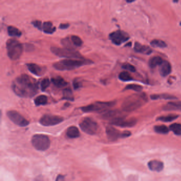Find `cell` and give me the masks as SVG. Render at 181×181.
Returning a JSON list of instances; mask_svg holds the SVG:
<instances>
[{
    "label": "cell",
    "mask_w": 181,
    "mask_h": 181,
    "mask_svg": "<svg viewBox=\"0 0 181 181\" xmlns=\"http://www.w3.org/2000/svg\"><path fill=\"white\" fill-rule=\"evenodd\" d=\"M7 115L12 122L18 126L24 127L29 124V122L27 120L16 110H9L7 112Z\"/></svg>",
    "instance_id": "9"
},
{
    "label": "cell",
    "mask_w": 181,
    "mask_h": 181,
    "mask_svg": "<svg viewBox=\"0 0 181 181\" xmlns=\"http://www.w3.org/2000/svg\"><path fill=\"white\" fill-rule=\"evenodd\" d=\"M154 129L157 133H161V134H167L169 132L168 128L164 125H156L154 127Z\"/></svg>",
    "instance_id": "30"
},
{
    "label": "cell",
    "mask_w": 181,
    "mask_h": 181,
    "mask_svg": "<svg viewBox=\"0 0 181 181\" xmlns=\"http://www.w3.org/2000/svg\"><path fill=\"white\" fill-rule=\"evenodd\" d=\"M51 51L54 55L60 57H65L69 59H85L79 52L75 50H70L66 48H59L52 47Z\"/></svg>",
    "instance_id": "6"
},
{
    "label": "cell",
    "mask_w": 181,
    "mask_h": 181,
    "mask_svg": "<svg viewBox=\"0 0 181 181\" xmlns=\"http://www.w3.org/2000/svg\"><path fill=\"white\" fill-rule=\"evenodd\" d=\"M27 67L30 72L38 77L42 76L45 72L43 67L35 63H28Z\"/></svg>",
    "instance_id": "14"
},
{
    "label": "cell",
    "mask_w": 181,
    "mask_h": 181,
    "mask_svg": "<svg viewBox=\"0 0 181 181\" xmlns=\"http://www.w3.org/2000/svg\"><path fill=\"white\" fill-rule=\"evenodd\" d=\"M123 69H125L126 70L131 71L132 72H135L136 71V68H135L134 66L131 65V64H129V63H126V64H123L122 66Z\"/></svg>",
    "instance_id": "36"
},
{
    "label": "cell",
    "mask_w": 181,
    "mask_h": 181,
    "mask_svg": "<svg viewBox=\"0 0 181 181\" xmlns=\"http://www.w3.org/2000/svg\"><path fill=\"white\" fill-rule=\"evenodd\" d=\"M135 50L136 52L146 55H149L152 53V50L149 47L141 45L137 42L135 43Z\"/></svg>",
    "instance_id": "17"
},
{
    "label": "cell",
    "mask_w": 181,
    "mask_h": 181,
    "mask_svg": "<svg viewBox=\"0 0 181 181\" xmlns=\"http://www.w3.org/2000/svg\"><path fill=\"white\" fill-rule=\"evenodd\" d=\"M8 33L9 36L11 37H19L22 35L20 30L13 26H9L8 27Z\"/></svg>",
    "instance_id": "23"
},
{
    "label": "cell",
    "mask_w": 181,
    "mask_h": 181,
    "mask_svg": "<svg viewBox=\"0 0 181 181\" xmlns=\"http://www.w3.org/2000/svg\"><path fill=\"white\" fill-rule=\"evenodd\" d=\"M178 117V116L176 115L162 116L159 117L157 119V120L162 121V122H171V121H174L175 120H176Z\"/></svg>",
    "instance_id": "27"
},
{
    "label": "cell",
    "mask_w": 181,
    "mask_h": 181,
    "mask_svg": "<svg viewBox=\"0 0 181 181\" xmlns=\"http://www.w3.org/2000/svg\"><path fill=\"white\" fill-rule=\"evenodd\" d=\"M7 54L11 60H17L20 57L24 51V47L16 39L8 40L6 43Z\"/></svg>",
    "instance_id": "4"
},
{
    "label": "cell",
    "mask_w": 181,
    "mask_h": 181,
    "mask_svg": "<svg viewBox=\"0 0 181 181\" xmlns=\"http://www.w3.org/2000/svg\"><path fill=\"white\" fill-rule=\"evenodd\" d=\"M42 31L47 34H52L56 30V28L53 26V24L50 21H46L43 23Z\"/></svg>",
    "instance_id": "19"
},
{
    "label": "cell",
    "mask_w": 181,
    "mask_h": 181,
    "mask_svg": "<svg viewBox=\"0 0 181 181\" xmlns=\"http://www.w3.org/2000/svg\"><path fill=\"white\" fill-rule=\"evenodd\" d=\"M107 137L110 141H115L119 138H122V132L116 129L112 126H108L106 129Z\"/></svg>",
    "instance_id": "13"
},
{
    "label": "cell",
    "mask_w": 181,
    "mask_h": 181,
    "mask_svg": "<svg viewBox=\"0 0 181 181\" xmlns=\"http://www.w3.org/2000/svg\"><path fill=\"white\" fill-rule=\"evenodd\" d=\"M148 166L150 170L154 172H159L162 171L164 168L163 162L158 160H152L148 162Z\"/></svg>",
    "instance_id": "15"
},
{
    "label": "cell",
    "mask_w": 181,
    "mask_h": 181,
    "mask_svg": "<svg viewBox=\"0 0 181 181\" xmlns=\"http://www.w3.org/2000/svg\"><path fill=\"white\" fill-rule=\"evenodd\" d=\"M163 109L166 111L181 110V102H169L164 106Z\"/></svg>",
    "instance_id": "18"
},
{
    "label": "cell",
    "mask_w": 181,
    "mask_h": 181,
    "mask_svg": "<svg viewBox=\"0 0 181 181\" xmlns=\"http://www.w3.org/2000/svg\"><path fill=\"white\" fill-rule=\"evenodd\" d=\"M147 101V97L145 93L133 94L126 97L123 103V110L130 112L141 107Z\"/></svg>",
    "instance_id": "2"
},
{
    "label": "cell",
    "mask_w": 181,
    "mask_h": 181,
    "mask_svg": "<svg viewBox=\"0 0 181 181\" xmlns=\"http://www.w3.org/2000/svg\"><path fill=\"white\" fill-rule=\"evenodd\" d=\"M64 118L58 115L46 114L40 119V123L44 126H53L62 122Z\"/></svg>",
    "instance_id": "10"
},
{
    "label": "cell",
    "mask_w": 181,
    "mask_h": 181,
    "mask_svg": "<svg viewBox=\"0 0 181 181\" xmlns=\"http://www.w3.org/2000/svg\"><path fill=\"white\" fill-rule=\"evenodd\" d=\"M169 129L172 131L175 135L181 136V124L178 123H174L171 124Z\"/></svg>",
    "instance_id": "28"
},
{
    "label": "cell",
    "mask_w": 181,
    "mask_h": 181,
    "mask_svg": "<svg viewBox=\"0 0 181 181\" xmlns=\"http://www.w3.org/2000/svg\"><path fill=\"white\" fill-rule=\"evenodd\" d=\"M180 25H181V23H180Z\"/></svg>",
    "instance_id": "42"
},
{
    "label": "cell",
    "mask_w": 181,
    "mask_h": 181,
    "mask_svg": "<svg viewBox=\"0 0 181 181\" xmlns=\"http://www.w3.org/2000/svg\"><path fill=\"white\" fill-rule=\"evenodd\" d=\"M35 181H44L43 178L41 176H38L35 179Z\"/></svg>",
    "instance_id": "41"
},
{
    "label": "cell",
    "mask_w": 181,
    "mask_h": 181,
    "mask_svg": "<svg viewBox=\"0 0 181 181\" xmlns=\"http://www.w3.org/2000/svg\"><path fill=\"white\" fill-rule=\"evenodd\" d=\"M73 86L74 89H78L79 88H80L82 86V83L81 81L78 80V79H76L73 80Z\"/></svg>",
    "instance_id": "38"
},
{
    "label": "cell",
    "mask_w": 181,
    "mask_h": 181,
    "mask_svg": "<svg viewBox=\"0 0 181 181\" xmlns=\"http://www.w3.org/2000/svg\"><path fill=\"white\" fill-rule=\"evenodd\" d=\"M93 63V62L92 61L86 59H66L55 62L53 64V67L59 71H69L85 65H89Z\"/></svg>",
    "instance_id": "3"
},
{
    "label": "cell",
    "mask_w": 181,
    "mask_h": 181,
    "mask_svg": "<svg viewBox=\"0 0 181 181\" xmlns=\"http://www.w3.org/2000/svg\"><path fill=\"white\" fill-rule=\"evenodd\" d=\"M48 102V98L46 96L44 95H41L37 97L35 99V104L37 106H40L41 105H45L47 104Z\"/></svg>",
    "instance_id": "22"
},
{
    "label": "cell",
    "mask_w": 181,
    "mask_h": 181,
    "mask_svg": "<svg viewBox=\"0 0 181 181\" xmlns=\"http://www.w3.org/2000/svg\"><path fill=\"white\" fill-rule=\"evenodd\" d=\"M150 98L153 100L157 99H176L177 97L169 95V94H161V95H152L150 96Z\"/></svg>",
    "instance_id": "24"
},
{
    "label": "cell",
    "mask_w": 181,
    "mask_h": 181,
    "mask_svg": "<svg viewBox=\"0 0 181 181\" xmlns=\"http://www.w3.org/2000/svg\"><path fill=\"white\" fill-rule=\"evenodd\" d=\"M120 79L123 81H129L133 80L131 75L127 72H122L120 73L119 76Z\"/></svg>",
    "instance_id": "32"
},
{
    "label": "cell",
    "mask_w": 181,
    "mask_h": 181,
    "mask_svg": "<svg viewBox=\"0 0 181 181\" xmlns=\"http://www.w3.org/2000/svg\"><path fill=\"white\" fill-rule=\"evenodd\" d=\"M66 181L65 177L62 175H59L56 178V181Z\"/></svg>",
    "instance_id": "40"
},
{
    "label": "cell",
    "mask_w": 181,
    "mask_h": 181,
    "mask_svg": "<svg viewBox=\"0 0 181 181\" xmlns=\"http://www.w3.org/2000/svg\"><path fill=\"white\" fill-rule=\"evenodd\" d=\"M63 99L69 101H73L74 97L70 88H66L63 91Z\"/></svg>",
    "instance_id": "26"
},
{
    "label": "cell",
    "mask_w": 181,
    "mask_h": 181,
    "mask_svg": "<svg viewBox=\"0 0 181 181\" xmlns=\"http://www.w3.org/2000/svg\"><path fill=\"white\" fill-rule=\"evenodd\" d=\"M71 41L73 44L76 47H80L83 45V41L81 38L76 35H73L71 36Z\"/></svg>",
    "instance_id": "31"
},
{
    "label": "cell",
    "mask_w": 181,
    "mask_h": 181,
    "mask_svg": "<svg viewBox=\"0 0 181 181\" xmlns=\"http://www.w3.org/2000/svg\"><path fill=\"white\" fill-rule=\"evenodd\" d=\"M80 127L82 131L90 135H95L98 129V124L90 117H85L80 123Z\"/></svg>",
    "instance_id": "8"
},
{
    "label": "cell",
    "mask_w": 181,
    "mask_h": 181,
    "mask_svg": "<svg viewBox=\"0 0 181 181\" xmlns=\"http://www.w3.org/2000/svg\"><path fill=\"white\" fill-rule=\"evenodd\" d=\"M51 82L53 85L57 88H63L64 87L67 86V83L63 78L58 76L55 78H53L51 79Z\"/></svg>",
    "instance_id": "20"
},
{
    "label": "cell",
    "mask_w": 181,
    "mask_h": 181,
    "mask_svg": "<svg viewBox=\"0 0 181 181\" xmlns=\"http://www.w3.org/2000/svg\"><path fill=\"white\" fill-rule=\"evenodd\" d=\"M12 89L20 97L31 98L37 93L38 83L28 74H21L12 82Z\"/></svg>",
    "instance_id": "1"
},
{
    "label": "cell",
    "mask_w": 181,
    "mask_h": 181,
    "mask_svg": "<svg viewBox=\"0 0 181 181\" xmlns=\"http://www.w3.org/2000/svg\"><path fill=\"white\" fill-rule=\"evenodd\" d=\"M150 44L152 46L154 47H160V48H164L167 46V44L165 42L160 40H152L150 43Z\"/></svg>",
    "instance_id": "29"
},
{
    "label": "cell",
    "mask_w": 181,
    "mask_h": 181,
    "mask_svg": "<svg viewBox=\"0 0 181 181\" xmlns=\"http://www.w3.org/2000/svg\"><path fill=\"white\" fill-rule=\"evenodd\" d=\"M111 124L115 125L116 126H121L123 128H129L135 126L136 124V120L135 119L126 120L124 117H120L110 121Z\"/></svg>",
    "instance_id": "12"
},
{
    "label": "cell",
    "mask_w": 181,
    "mask_h": 181,
    "mask_svg": "<svg viewBox=\"0 0 181 181\" xmlns=\"http://www.w3.org/2000/svg\"><path fill=\"white\" fill-rule=\"evenodd\" d=\"M69 27V24H61L59 26V28L61 29H66Z\"/></svg>",
    "instance_id": "39"
},
{
    "label": "cell",
    "mask_w": 181,
    "mask_h": 181,
    "mask_svg": "<svg viewBox=\"0 0 181 181\" xmlns=\"http://www.w3.org/2000/svg\"><path fill=\"white\" fill-rule=\"evenodd\" d=\"M116 102H97L95 103L90 104L89 105L81 107V109L85 113L99 112L102 113L107 110L110 107L115 105Z\"/></svg>",
    "instance_id": "5"
},
{
    "label": "cell",
    "mask_w": 181,
    "mask_h": 181,
    "mask_svg": "<svg viewBox=\"0 0 181 181\" xmlns=\"http://www.w3.org/2000/svg\"><path fill=\"white\" fill-rule=\"evenodd\" d=\"M67 136L69 138H77L80 136V134L78 128L76 126H71L67 129Z\"/></svg>",
    "instance_id": "21"
},
{
    "label": "cell",
    "mask_w": 181,
    "mask_h": 181,
    "mask_svg": "<svg viewBox=\"0 0 181 181\" xmlns=\"http://www.w3.org/2000/svg\"><path fill=\"white\" fill-rule=\"evenodd\" d=\"M51 81L48 78H44L42 80L40 83V88L42 91H45L46 89V88H48V87L50 85Z\"/></svg>",
    "instance_id": "35"
},
{
    "label": "cell",
    "mask_w": 181,
    "mask_h": 181,
    "mask_svg": "<svg viewBox=\"0 0 181 181\" xmlns=\"http://www.w3.org/2000/svg\"><path fill=\"white\" fill-rule=\"evenodd\" d=\"M143 87L140 85H129L124 88L125 90H132L136 92H141L142 90Z\"/></svg>",
    "instance_id": "34"
},
{
    "label": "cell",
    "mask_w": 181,
    "mask_h": 181,
    "mask_svg": "<svg viewBox=\"0 0 181 181\" xmlns=\"http://www.w3.org/2000/svg\"><path fill=\"white\" fill-rule=\"evenodd\" d=\"M159 66V72L161 76L166 77L170 74L172 71V67L169 62L166 61H163L162 63Z\"/></svg>",
    "instance_id": "16"
},
{
    "label": "cell",
    "mask_w": 181,
    "mask_h": 181,
    "mask_svg": "<svg viewBox=\"0 0 181 181\" xmlns=\"http://www.w3.org/2000/svg\"><path fill=\"white\" fill-rule=\"evenodd\" d=\"M32 24L34 25L35 27L37 28L38 29L40 30H42L43 23H41L40 21H33V22H32Z\"/></svg>",
    "instance_id": "37"
},
{
    "label": "cell",
    "mask_w": 181,
    "mask_h": 181,
    "mask_svg": "<svg viewBox=\"0 0 181 181\" xmlns=\"http://www.w3.org/2000/svg\"><path fill=\"white\" fill-rule=\"evenodd\" d=\"M163 62L162 59L159 56L152 57L149 61V65L151 68H155L158 66H160Z\"/></svg>",
    "instance_id": "25"
},
{
    "label": "cell",
    "mask_w": 181,
    "mask_h": 181,
    "mask_svg": "<svg viewBox=\"0 0 181 181\" xmlns=\"http://www.w3.org/2000/svg\"><path fill=\"white\" fill-rule=\"evenodd\" d=\"M109 39L113 43L116 45H120L129 40V35L122 30H117L111 33L109 36Z\"/></svg>",
    "instance_id": "11"
},
{
    "label": "cell",
    "mask_w": 181,
    "mask_h": 181,
    "mask_svg": "<svg viewBox=\"0 0 181 181\" xmlns=\"http://www.w3.org/2000/svg\"><path fill=\"white\" fill-rule=\"evenodd\" d=\"M61 44L63 46L65 47L66 48L70 49V50H74V47H73L74 45L73 44L72 45V42L71 43L69 38H66L63 39L61 40Z\"/></svg>",
    "instance_id": "33"
},
{
    "label": "cell",
    "mask_w": 181,
    "mask_h": 181,
    "mask_svg": "<svg viewBox=\"0 0 181 181\" xmlns=\"http://www.w3.org/2000/svg\"><path fill=\"white\" fill-rule=\"evenodd\" d=\"M31 142L35 148L40 151H45L51 146V141L48 136L41 134L34 135L31 139Z\"/></svg>",
    "instance_id": "7"
}]
</instances>
